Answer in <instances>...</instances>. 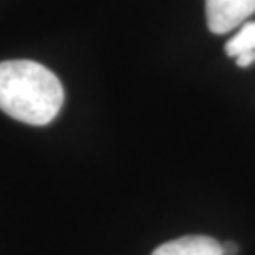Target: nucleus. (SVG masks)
<instances>
[{"mask_svg":"<svg viewBox=\"0 0 255 255\" xmlns=\"http://www.w3.org/2000/svg\"><path fill=\"white\" fill-rule=\"evenodd\" d=\"M63 83L49 68L34 61L0 63V110L28 125H47L61 112Z\"/></svg>","mask_w":255,"mask_h":255,"instance_id":"f257e3e1","label":"nucleus"},{"mask_svg":"<svg viewBox=\"0 0 255 255\" xmlns=\"http://www.w3.org/2000/svg\"><path fill=\"white\" fill-rule=\"evenodd\" d=\"M206 25L214 34H227L242 27L255 13V0H204Z\"/></svg>","mask_w":255,"mask_h":255,"instance_id":"f03ea898","label":"nucleus"},{"mask_svg":"<svg viewBox=\"0 0 255 255\" xmlns=\"http://www.w3.org/2000/svg\"><path fill=\"white\" fill-rule=\"evenodd\" d=\"M151 255H223L221 244L218 240L202 235H189L164 242L155 248Z\"/></svg>","mask_w":255,"mask_h":255,"instance_id":"7ed1b4c3","label":"nucleus"},{"mask_svg":"<svg viewBox=\"0 0 255 255\" xmlns=\"http://www.w3.org/2000/svg\"><path fill=\"white\" fill-rule=\"evenodd\" d=\"M225 53L237 66L246 68L255 61V21H246L240 30L225 44Z\"/></svg>","mask_w":255,"mask_h":255,"instance_id":"20e7f679","label":"nucleus"},{"mask_svg":"<svg viewBox=\"0 0 255 255\" xmlns=\"http://www.w3.org/2000/svg\"><path fill=\"white\" fill-rule=\"evenodd\" d=\"M221 250H223V255H237L238 254V246L235 242H225L221 244Z\"/></svg>","mask_w":255,"mask_h":255,"instance_id":"39448f33","label":"nucleus"}]
</instances>
